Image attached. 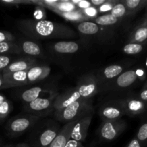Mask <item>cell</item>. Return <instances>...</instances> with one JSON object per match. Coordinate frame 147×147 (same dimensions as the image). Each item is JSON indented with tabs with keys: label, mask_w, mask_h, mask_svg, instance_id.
I'll use <instances>...</instances> for the list:
<instances>
[{
	"label": "cell",
	"mask_w": 147,
	"mask_h": 147,
	"mask_svg": "<svg viewBox=\"0 0 147 147\" xmlns=\"http://www.w3.org/2000/svg\"><path fill=\"white\" fill-rule=\"evenodd\" d=\"M93 113H91V114L80 118L75 122V124L72 129L70 139H74L81 143L86 141L89 126H90L92 118H93Z\"/></svg>",
	"instance_id": "obj_8"
},
{
	"label": "cell",
	"mask_w": 147,
	"mask_h": 147,
	"mask_svg": "<svg viewBox=\"0 0 147 147\" xmlns=\"http://www.w3.org/2000/svg\"><path fill=\"white\" fill-rule=\"evenodd\" d=\"M58 93L53 95L49 97L38 98L36 100L27 103L24 106V110L33 116L40 117L41 116L48 114L53 110V105L55 98Z\"/></svg>",
	"instance_id": "obj_6"
},
{
	"label": "cell",
	"mask_w": 147,
	"mask_h": 147,
	"mask_svg": "<svg viewBox=\"0 0 147 147\" xmlns=\"http://www.w3.org/2000/svg\"><path fill=\"white\" fill-rule=\"evenodd\" d=\"M77 29L85 35H96L100 31V27L93 22H82L77 25Z\"/></svg>",
	"instance_id": "obj_20"
},
{
	"label": "cell",
	"mask_w": 147,
	"mask_h": 147,
	"mask_svg": "<svg viewBox=\"0 0 147 147\" xmlns=\"http://www.w3.org/2000/svg\"><path fill=\"white\" fill-rule=\"evenodd\" d=\"M116 1H108L106 4H104L103 5H102L100 7V11H111V9L113 8V7L114 6V4H116Z\"/></svg>",
	"instance_id": "obj_31"
},
{
	"label": "cell",
	"mask_w": 147,
	"mask_h": 147,
	"mask_svg": "<svg viewBox=\"0 0 147 147\" xmlns=\"http://www.w3.org/2000/svg\"><path fill=\"white\" fill-rule=\"evenodd\" d=\"M50 67L47 65H34L26 70V85L41 81L49 76Z\"/></svg>",
	"instance_id": "obj_11"
},
{
	"label": "cell",
	"mask_w": 147,
	"mask_h": 147,
	"mask_svg": "<svg viewBox=\"0 0 147 147\" xmlns=\"http://www.w3.org/2000/svg\"><path fill=\"white\" fill-rule=\"evenodd\" d=\"M119 104L124 111L125 113L129 115H139L146 109V105L139 98H129L123 100Z\"/></svg>",
	"instance_id": "obj_13"
},
{
	"label": "cell",
	"mask_w": 147,
	"mask_h": 147,
	"mask_svg": "<svg viewBox=\"0 0 147 147\" xmlns=\"http://www.w3.org/2000/svg\"><path fill=\"white\" fill-rule=\"evenodd\" d=\"M139 98L144 102L147 101V81L144 84V87L142 88V90H141Z\"/></svg>",
	"instance_id": "obj_33"
},
{
	"label": "cell",
	"mask_w": 147,
	"mask_h": 147,
	"mask_svg": "<svg viewBox=\"0 0 147 147\" xmlns=\"http://www.w3.org/2000/svg\"><path fill=\"white\" fill-rule=\"evenodd\" d=\"M125 147H142V144L138 141L136 138H135V139L131 140Z\"/></svg>",
	"instance_id": "obj_34"
},
{
	"label": "cell",
	"mask_w": 147,
	"mask_h": 147,
	"mask_svg": "<svg viewBox=\"0 0 147 147\" xmlns=\"http://www.w3.org/2000/svg\"><path fill=\"white\" fill-rule=\"evenodd\" d=\"M80 48V45L73 41H60L53 45V50L60 54H73Z\"/></svg>",
	"instance_id": "obj_18"
},
{
	"label": "cell",
	"mask_w": 147,
	"mask_h": 147,
	"mask_svg": "<svg viewBox=\"0 0 147 147\" xmlns=\"http://www.w3.org/2000/svg\"><path fill=\"white\" fill-rule=\"evenodd\" d=\"M21 53L20 46L16 42H0V55H9L10 54Z\"/></svg>",
	"instance_id": "obj_23"
},
{
	"label": "cell",
	"mask_w": 147,
	"mask_h": 147,
	"mask_svg": "<svg viewBox=\"0 0 147 147\" xmlns=\"http://www.w3.org/2000/svg\"><path fill=\"white\" fill-rule=\"evenodd\" d=\"M7 88V86H6V83L4 82V78L1 73H0V90H2V89Z\"/></svg>",
	"instance_id": "obj_36"
},
{
	"label": "cell",
	"mask_w": 147,
	"mask_h": 147,
	"mask_svg": "<svg viewBox=\"0 0 147 147\" xmlns=\"http://www.w3.org/2000/svg\"><path fill=\"white\" fill-rule=\"evenodd\" d=\"M60 130V126L53 121L42 124L31 138L33 147H47L53 142Z\"/></svg>",
	"instance_id": "obj_3"
},
{
	"label": "cell",
	"mask_w": 147,
	"mask_h": 147,
	"mask_svg": "<svg viewBox=\"0 0 147 147\" xmlns=\"http://www.w3.org/2000/svg\"><path fill=\"white\" fill-rule=\"evenodd\" d=\"M144 49V45L139 43H128L123 48V53L128 55H136L142 53Z\"/></svg>",
	"instance_id": "obj_27"
},
{
	"label": "cell",
	"mask_w": 147,
	"mask_h": 147,
	"mask_svg": "<svg viewBox=\"0 0 147 147\" xmlns=\"http://www.w3.org/2000/svg\"><path fill=\"white\" fill-rule=\"evenodd\" d=\"M5 98H6L5 96H4L3 94H1V93H0V103H1L3 100H4Z\"/></svg>",
	"instance_id": "obj_38"
},
{
	"label": "cell",
	"mask_w": 147,
	"mask_h": 147,
	"mask_svg": "<svg viewBox=\"0 0 147 147\" xmlns=\"http://www.w3.org/2000/svg\"><path fill=\"white\" fill-rule=\"evenodd\" d=\"M93 20H94L93 22L97 24L98 25L107 27V26H111L117 24L120 20L113 17V15H111L109 13V14H104V15L99 16V17L95 18Z\"/></svg>",
	"instance_id": "obj_24"
},
{
	"label": "cell",
	"mask_w": 147,
	"mask_h": 147,
	"mask_svg": "<svg viewBox=\"0 0 147 147\" xmlns=\"http://www.w3.org/2000/svg\"><path fill=\"white\" fill-rule=\"evenodd\" d=\"M147 40V19L144 20L142 24L138 25L129 37V41L131 43H139L142 44Z\"/></svg>",
	"instance_id": "obj_17"
},
{
	"label": "cell",
	"mask_w": 147,
	"mask_h": 147,
	"mask_svg": "<svg viewBox=\"0 0 147 147\" xmlns=\"http://www.w3.org/2000/svg\"><path fill=\"white\" fill-rule=\"evenodd\" d=\"M125 113L121 105H107L100 109V116L103 120H118Z\"/></svg>",
	"instance_id": "obj_15"
},
{
	"label": "cell",
	"mask_w": 147,
	"mask_h": 147,
	"mask_svg": "<svg viewBox=\"0 0 147 147\" xmlns=\"http://www.w3.org/2000/svg\"><path fill=\"white\" fill-rule=\"evenodd\" d=\"M22 32L37 40L67 39L76 37V32L64 24L50 20H24L17 23Z\"/></svg>",
	"instance_id": "obj_1"
},
{
	"label": "cell",
	"mask_w": 147,
	"mask_h": 147,
	"mask_svg": "<svg viewBox=\"0 0 147 147\" xmlns=\"http://www.w3.org/2000/svg\"><path fill=\"white\" fill-rule=\"evenodd\" d=\"M138 78V74L135 70H129L123 72L116 78L115 83L119 88H126L129 87L136 82Z\"/></svg>",
	"instance_id": "obj_16"
},
{
	"label": "cell",
	"mask_w": 147,
	"mask_h": 147,
	"mask_svg": "<svg viewBox=\"0 0 147 147\" xmlns=\"http://www.w3.org/2000/svg\"><path fill=\"white\" fill-rule=\"evenodd\" d=\"M40 117L33 115L17 116L10 119L6 126L7 134L11 137H15L32 128L40 121Z\"/></svg>",
	"instance_id": "obj_4"
},
{
	"label": "cell",
	"mask_w": 147,
	"mask_h": 147,
	"mask_svg": "<svg viewBox=\"0 0 147 147\" xmlns=\"http://www.w3.org/2000/svg\"><path fill=\"white\" fill-rule=\"evenodd\" d=\"M17 44L20 46L21 53L30 56H39L42 54L41 47L35 42L25 40L20 41Z\"/></svg>",
	"instance_id": "obj_19"
},
{
	"label": "cell",
	"mask_w": 147,
	"mask_h": 147,
	"mask_svg": "<svg viewBox=\"0 0 147 147\" xmlns=\"http://www.w3.org/2000/svg\"><path fill=\"white\" fill-rule=\"evenodd\" d=\"M126 127V122L121 119L103 120L98 131L99 136L106 142L113 141L121 134Z\"/></svg>",
	"instance_id": "obj_5"
},
{
	"label": "cell",
	"mask_w": 147,
	"mask_h": 147,
	"mask_svg": "<svg viewBox=\"0 0 147 147\" xmlns=\"http://www.w3.org/2000/svg\"><path fill=\"white\" fill-rule=\"evenodd\" d=\"M37 62L34 59L31 57H24V58L16 59L13 60L9 65L2 72V75L9 74V73H17V72L25 71L29 70L33 66L37 65Z\"/></svg>",
	"instance_id": "obj_12"
},
{
	"label": "cell",
	"mask_w": 147,
	"mask_h": 147,
	"mask_svg": "<svg viewBox=\"0 0 147 147\" xmlns=\"http://www.w3.org/2000/svg\"><path fill=\"white\" fill-rule=\"evenodd\" d=\"M76 121H71L67 123H65L60 129V131L57 134L55 139L47 147H64L65 146L66 143L70 139L72 129H73V126H74Z\"/></svg>",
	"instance_id": "obj_14"
},
{
	"label": "cell",
	"mask_w": 147,
	"mask_h": 147,
	"mask_svg": "<svg viewBox=\"0 0 147 147\" xmlns=\"http://www.w3.org/2000/svg\"><path fill=\"white\" fill-rule=\"evenodd\" d=\"M122 2L127 9V15L137 12L147 4L146 0H125Z\"/></svg>",
	"instance_id": "obj_22"
},
{
	"label": "cell",
	"mask_w": 147,
	"mask_h": 147,
	"mask_svg": "<svg viewBox=\"0 0 147 147\" xmlns=\"http://www.w3.org/2000/svg\"><path fill=\"white\" fill-rule=\"evenodd\" d=\"M12 110V103L6 98L0 103V123L2 122L10 114Z\"/></svg>",
	"instance_id": "obj_25"
},
{
	"label": "cell",
	"mask_w": 147,
	"mask_h": 147,
	"mask_svg": "<svg viewBox=\"0 0 147 147\" xmlns=\"http://www.w3.org/2000/svg\"><path fill=\"white\" fill-rule=\"evenodd\" d=\"M0 147H1V138H0Z\"/></svg>",
	"instance_id": "obj_40"
},
{
	"label": "cell",
	"mask_w": 147,
	"mask_h": 147,
	"mask_svg": "<svg viewBox=\"0 0 147 147\" xmlns=\"http://www.w3.org/2000/svg\"><path fill=\"white\" fill-rule=\"evenodd\" d=\"M107 1H106V0H91L89 2L93 4V6H96V7H101L102 5L106 4Z\"/></svg>",
	"instance_id": "obj_35"
},
{
	"label": "cell",
	"mask_w": 147,
	"mask_h": 147,
	"mask_svg": "<svg viewBox=\"0 0 147 147\" xmlns=\"http://www.w3.org/2000/svg\"><path fill=\"white\" fill-rule=\"evenodd\" d=\"M57 93L50 86H35L22 91L20 95V98L27 104L38 98H42L45 94H54Z\"/></svg>",
	"instance_id": "obj_10"
},
{
	"label": "cell",
	"mask_w": 147,
	"mask_h": 147,
	"mask_svg": "<svg viewBox=\"0 0 147 147\" xmlns=\"http://www.w3.org/2000/svg\"><path fill=\"white\" fill-rule=\"evenodd\" d=\"M110 14L120 20L121 18L127 15V9L122 1H119V2L116 1L113 8L110 11Z\"/></svg>",
	"instance_id": "obj_26"
},
{
	"label": "cell",
	"mask_w": 147,
	"mask_h": 147,
	"mask_svg": "<svg viewBox=\"0 0 147 147\" xmlns=\"http://www.w3.org/2000/svg\"><path fill=\"white\" fill-rule=\"evenodd\" d=\"M123 67L120 65H112L104 68L101 73L102 78L106 80H112L123 73Z\"/></svg>",
	"instance_id": "obj_21"
},
{
	"label": "cell",
	"mask_w": 147,
	"mask_h": 147,
	"mask_svg": "<svg viewBox=\"0 0 147 147\" xmlns=\"http://www.w3.org/2000/svg\"><path fill=\"white\" fill-rule=\"evenodd\" d=\"M1 147H14V146H13V145H11V144H7V145H5V146H3Z\"/></svg>",
	"instance_id": "obj_39"
},
{
	"label": "cell",
	"mask_w": 147,
	"mask_h": 147,
	"mask_svg": "<svg viewBox=\"0 0 147 147\" xmlns=\"http://www.w3.org/2000/svg\"><path fill=\"white\" fill-rule=\"evenodd\" d=\"M136 139L142 144L147 142V122L140 126L136 134Z\"/></svg>",
	"instance_id": "obj_28"
},
{
	"label": "cell",
	"mask_w": 147,
	"mask_h": 147,
	"mask_svg": "<svg viewBox=\"0 0 147 147\" xmlns=\"http://www.w3.org/2000/svg\"><path fill=\"white\" fill-rule=\"evenodd\" d=\"M64 147H85L83 145V144L80 142L74 140V139H70L68 142L66 143L65 146Z\"/></svg>",
	"instance_id": "obj_32"
},
{
	"label": "cell",
	"mask_w": 147,
	"mask_h": 147,
	"mask_svg": "<svg viewBox=\"0 0 147 147\" xmlns=\"http://www.w3.org/2000/svg\"><path fill=\"white\" fill-rule=\"evenodd\" d=\"M80 98L81 97L76 88L69 89L62 94H58L55 99L53 105L54 112L65 109Z\"/></svg>",
	"instance_id": "obj_9"
},
{
	"label": "cell",
	"mask_w": 147,
	"mask_h": 147,
	"mask_svg": "<svg viewBox=\"0 0 147 147\" xmlns=\"http://www.w3.org/2000/svg\"><path fill=\"white\" fill-rule=\"evenodd\" d=\"M14 41H15V37L11 32L7 31H0V42Z\"/></svg>",
	"instance_id": "obj_30"
},
{
	"label": "cell",
	"mask_w": 147,
	"mask_h": 147,
	"mask_svg": "<svg viewBox=\"0 0 147 147\" xmlns=\"http://www.w3.org/2000/svg\"><path fill=\"white\" fill-rule=\"evenodd\" d=\"M12 61L13 58L11 56L0 55V73L2 74V72L9 65Z\"/></svg>",
	"instance_id": "obj_29"
},
{
	"label": "cell",
	"mask_w": 147,
	"mask_h": 147,
	"mask_svg": "<svg viewBox=\"0 0 147 147\" xmlns=\"http://www.w3.org/2000/svg\"><path fill=\"white\" fill-rule=\"evenodd\" d=\"M99 82L97 76L93 74L86 75L79 79L76 88L81 98L90 99L98 91Z\"/></svg>",
	"instance_id": "obj_7"
},
{
	"label": "cell",
	"mask_w": 147,
	"mask_h": 147,
	"mask_svg": "<svg viewBox=\"0 0 147 147\" xmlns=\"http://www.w3.org/2000/svg\"><path fill=\"white\" fill-rule=\"evenodd\" d=\"M91 113L93 109L90 99L80 98L65 109L54 112V116L58 121L67 123Z\"/></svg>",
	"instance_id": "obj_2"
},
{
	"label": "cell",
	"mask_w": 147,
	"mask_h": 147,
	"mask_svg": "<svg viewBox=\"0 0 147 147\" xmlns=\"http://www.w3.org/2000/svg\"><path fill=\"white\" fill-rule=\"evenodd\" d=\"M14 147H30V146H29V144H27L26 143H20L15 145Z\"/></svg>",
	"instance_id": "obj_37"
}]
</instances>
